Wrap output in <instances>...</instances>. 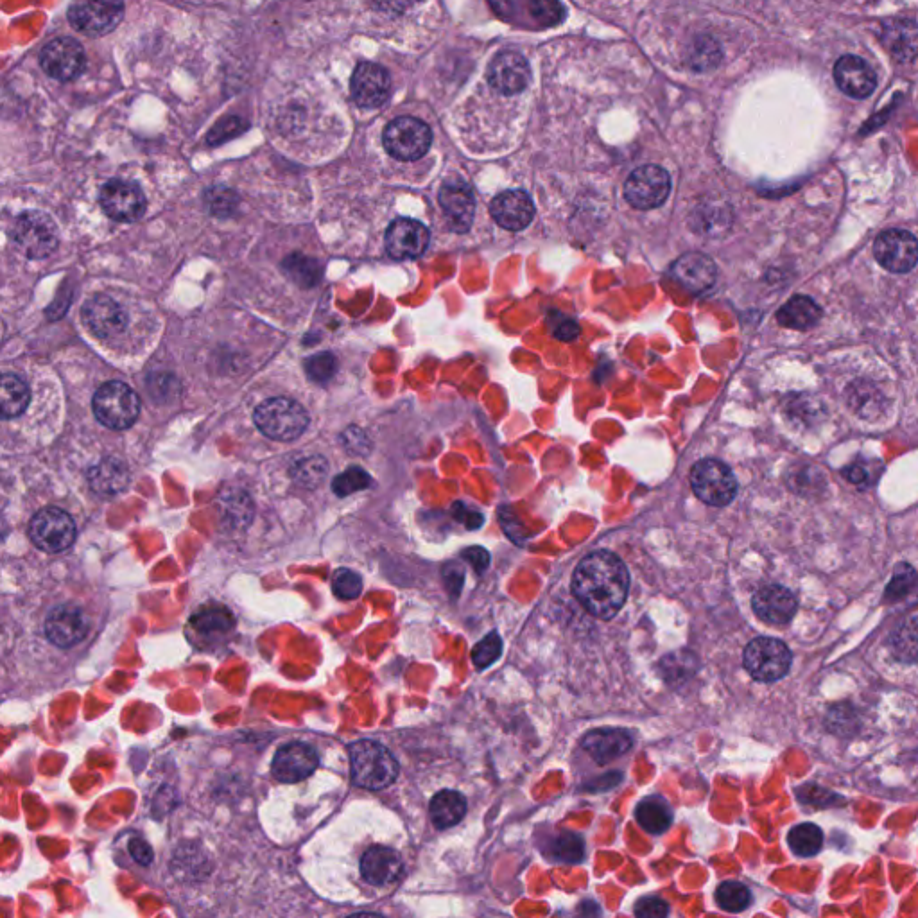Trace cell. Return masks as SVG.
I'll list each match as a JSON object with an SVG mask.
<instances>
[{"label":"cell","mask_w":918,"mask_h":918,"mask_svg":"<svg viewBox=\"0 0 918 918\" xmlns=\"http://www.w3.org/2000/svg\"><path fill=\"white\" fill-rule=\"evenodd\" d=\"M431 241L429 230L415 219H397L386 232V250L393 259H416L424 255Z\"/></svg>","instance_id":"ffe728a7"},{"label":"cell","mask_w":918,"mask_h":918,"mask_svg":"<svg viewBox=\"0 0 918 918\" xmlns=\"http://www.w3.org/2000/svg\"><path fill=\"white\" fill-rule=\"evenodd\" d=\"M225 122V128H223V124H219V126L214 128V130H225V133H221V135H219V137H217V139L214 140L212 144H221V142H225V140L232 139V137H235V135H239L241 131H244V126H246V124H244L241 119H237V117L226 119Z\"/></svg>","instance_id":"f5cc1de1"},{"label":"cell","mask_w":918,"mask_h":918,"mask_svg":"<svg viewBox=\"0 0 918 918\" xmlns=\"http://www.w3.org/2000/svg\"><path fill=\"white\" fill-rule=\"evenodd\" d=\"M207 201L210 205V210L212 214L216 216H228L234 212L235 205H237V196H235L234 191L230 189H225V187H216V189H210L207 192Z\"/></svg>","instance_id":"f6af8a7d"},{"label":"cell","mask_w":918,"mask_h":918,"mask_svg":"<svg viewBox=\"0 0 918 918\" xmlns=\"http://www.w3.org/2000/svg\"><path fill=\"white\" fill-rule=\"evenodd\" d=\"M370 485H372V477L368 476L363 468L352 467L334 479L332 490L339 497H347V495L356 494L359 490H364Z\"/></svg>","instance_id":"f35d334b"},{"label":"cell","mask_w":918,"mask_h":918,"mask_svg":"<svg viewBox=\"0 0 918 918\" xmlns=\"http://www.w3.org/2000/svg\"><path fill=\"white\" fill-rule=\"evenodd\" d=\"M284 269L289 271V275L298 280L300 284H305V280H309V284H314L318 282L320 278V271L316 273L318 269V264L314 260L305 259V257H300V255H293L289 257L284 262Z\"/></svg>","instance_id":"ee69618b"},{"label":"cell","mask_w":918,"mask_h":918,"mask_svg":"<svg viewBox=\"0 0 918 918\" xmlns=\"http://www.w3.org/2000/svg\"><path fill=\"white\" fill-rule=\"evenodd\" d=\"M88 483L101 495H117L130 485V472L119 459H103L88 472Z\"/></svg>","instance_id":"f1b7e54d"},{"label":"cell","mask_w":918,"mask_h":918,"mask_svg":"<svg viewBox=\"0 0 918 918\" xmlns=\"http://www.w3.org/2000/svg\"><path fill=\"white\" fill-rule=\"evenodd\" d=\"M581 746L599 764L612 763L632 748V737L619 728L592 730L583 737Z\"/></svg>","instance_id":"4316f807"},{"label":"cell","mask_w":918,"mask_h":918,"mask_svg":"<svg viewBox=\"0 0 918 918\" xmlns=\"http://www.w3.org/2000/svg\"><path fill=\"white\" fill-rule=\"evenodd\" d=\"M529 13L542 27L558 26L565 18L560 0H529Z\"/></svg>","instance_id":"ab89813d"},{"label":"cell","mask_w":918,"mask_h":918,"mask_svg":"<svg viewBox=\"0 0 918 918\" xmlns=\"http://www.w3.org/2000/svg\"><path fill=\"white\" fill-rule=\"evenodd\" d=\"M189 628L203 644H217L234 632L235 619L228 608L208 607L192 615Z\"/></svg>","instance_id":"83f0119b"},{"label":"cell","mask_w":918,"mask_h":918,"mask_svg":"<svg viewBox=\"0 0 918 918\" xmlns=\"http://www.w3.org/2000/svg\"><path fill=\"white\" fill-rule=\"evenodd\" d=\"M262 434L278 442H293L302 436L309 424V415L298 402L277 397L262 402L253 415Z\"/></svg>","instance_id":"3957f363"},{"label":"cell","mask_w":918,"mask_h":918,"mask_svg":"<svg viewBox=\"0 0 918 918\" xmlns=\"http://www.w3.org/2000/svg\"><path fill=\"white\" fill-rule=\"evenodd\" d=\"M834 81L852 99H867L874 94L877 76L867 61L856 54L841 56L834 65Z\"/></svg>","instance_id":"44dd1931"},{"label":"cell","mask_w":918,"mask_h":918,"mask_svg":"<svg viewBox=\"0 0 918 918\" xmlns=\"http://www.w3.org/2000/svg\"><path fill=\"white\" fill-rule=\"evenodd\" d=\"M671 275L687 291L703 293L716 280V266L709 257H705L702 253H687L673 264Z\"/></svg>","instance_id":"d4e9b609"},{"label":"cell","mask_w":918,"mask_h":918,"mask_svg":"<svg viewBox=\"0 0 918 918\" xmlns=\"http://www.w3.org/2000/svg\"><path fill=\"white\" fill-rule=\"evenodd\" d=\"M402 858L397 850L388 847H372L361 859V874L366 883L373 886H388L402 874Z\"/></svg>","instance_id":"484cf974"},{"label":"cell","mask_w":918,"mask_h":918,"mask_svg":"<svg viewBox=\"0 0 918 918\" xmlns=\"http://www.w3.org/2000/svg\"><path fill=\"white\" fill-rule=\"evenodd\" d=\"M305 372H307L312 382L330 381L332 375L336 373V357L329 354V352L309 357L305 361Z\"/></svg>","instance_id":"7bdbcfd3"},{"label":"cell","mask_w":918,"mask_h":918,"mask_svg":"<svg viewBox=\"0 0 918 918\" xmlns=\"http://www.w3.org/2000/svg\"><path fill=\"white\" fill-rule=\"evenodd\" d=\"M382 142L393 158L413 162L422 158L431 148L433 131L415 117H399L386 126Z\"/></svg>","instance_id":"5b68a950"},{"label":"cell","mask_w":918,"mask_h":918,"mask_svg":"<svg viewBox=\"0 0 918 918\" xmlns=\"http://www.w3.org/2000/svg\"><path fill=\"white\" fill-rule=\"evenodd\" d=\"M298 474H300L302 483L312 481V483L318 485L321 477L325 474V463L320 458L305 459L298 465Z\"/></svg>","instance_id":"c3c4849f"},{"label":"cell","mask_w":918,"mask_h":918,"mask_svg":"<svg viewBox=\"0 0 918 918\" xmlns=\"http://www.w3.org/2000/svg\"><path fill=\"white\" fill-rule=\"evenodd\" d=\"M883 40L899 61H910L918 56V26L910 20H892L884 27Z\"/></svg>","instance_id":"f546056e"},{"label":"cell","mask_w":918,"mask_h":918,"mask_svg":"<svg viewBox=\"0 0 918 918\" xmlns=\"http://www.w3.org/2000/svg\"><path fill=\"white\" fill-rule=\"evenodd\" d=\"M463 558H467L477 572H485L486 567L490 565V555L481 547H470L463 553Z\"/></svg>","instance_id":"816d5d0a"},{"label":"cell","mask_w":918,"mask_h":918,"mask_svg":"<svg viewBox=\"0 0 918 918\" xmlns=\"http://www.w3.org/2000/svg\"><path fill=\"white\" fill-rule=\"evenodd\" d=\"M99 201L106 216L121 223H133L146 212V196L137 183L110 180L104 183Z\"/></svg>","instance_id":"4fadbf2b"},{"label":"cell","mask_w":918,"mask_h":918,"mask_svg":"<svg viewBox=\"0 0 918 918\" xmlns=\"http://www.w3.org/2000/svg\"><path fill=\"white\" fill-rule=\"evenodd\" d=\"M29 388L26 382L22 381L18 375H4L2 377V416L4 418H15L26 411L29 404Z\"/></svg>","instance_id":"836d02e7"},{"label":"cell","mask_w":918,"mask_h":918,"mask_svg":"<svg viewBox=\"0 0 918 918\" xmlns=\"http://www.w3.org/2000/svg\"><path fill=\"white\" fill-rule=\"evenodd\" d=\"M671 192V178L659 165H642L635 169L624 183V198L639 210L664 205Z\"/></svg>","instance_id":"8fae6325"},{"label":"cell","mask_w":918,"mask_h":918,"mask_svg":"<svg viewBox=\"0 0 918 918\" xmlns=\"http://www.w3.org/2000/svg\"><path fill=\"white\" fill-rule=\"evenodd\" d=\"M719 60H721V51H719L718 42L709 36H702L694 40L687 54V61L694 70L714 69Z\"/></svg>","instance_id":"8d00e7d4"},{"label":"cell","mask_w":918,"mask_h":918,"mask_svg":"<svg viewBox=\"0 0 918 918\" xmlns=\"http://www.w3.org/2000/svg\"><path fill=\"white\" fill-rule=\"evenodd\" d=\"M897 650L901 651L904 657H917L918 623H908L902 628V633L899 635Z\"/></svg>","instance_id":"7dc6e473"},{"label":"cell","mask_w":918,"mask_h":918,"mask_svg":"<svg viewBox=\"0 0 918 918\" xmlns=\"http://www.w3.org/2000/svg\"><path fill=\"white\" fill-rule=\"evenodd\" d=\"M551 852L553 856L558 861H567V863H578L585 856V847H583V840H581L578 834L574 832H563L560 834L553 845H551Z\"/></svg>","instance_id":"74e56055"},{"label":"cell","mask_w":918,"mask_h":918,"mask_svg":"<svg viewBox=\"0 0 918 918\" xmlns=\"http://www.w3.org/2000/svg\"><path fill=\"white\" fill-rule=\"evenodd\" d=\"M529 63L520 52L504 51L495 56L488 69L490 85L503 96H515L528 87Z\"/></svg>","instance_id":"ac0fdd59"},{"label":"cell","mask_w":918,"mask_h":918,"mask_svg":"<svg viewBox=\"0 0 918 918\" xmlns=\"http://www.w3.org/2000/svg\"><path fill=\"white\" fill-rule=\"evenodd\" d=\"M13 239L29 259H44L58 248V228L44 212H26L15 221Z\"/></svg>","instance_id":"30bf717a"},{"label":"cell","mask_w":918,"mask_h":918,"mask_svg":"<svg viewBox=\"0 0 918 918\" xmlns=\"http://www.w3.org/2000/svg\"><path fill=\"white\" fill-rule=\"evenodd\" d=\"M320 764L318 752L305 743H289L282 746L273 757L271 773L278 782L295 784L312 775Z\"/></svg>","instance_id":"d6986e66"},{"label":"cell","mask_w":918,"mask_h":918,"mask_svg":"<svg viewBox=\"0 0 918 918\" xmlns=\"http://www.w3.org/2000/svg\"><path fill=\"white\" fill-rule=\"evenodd\" d=\"M90 630V621L83 608L72 603H65L54 608L45 619V635L47 639L60 648L76 646L87 637Z\"/></svg>","instance_id":"e0dca14e"},{"label":"cell","mask_w":918,"mask_h":918,"mask_svg":"<svg viewBox=\"0 0 918 918\" xmlns=\"http://www.w3.org/2000/svg\"><path fill=\"white\" fill-rule=\"evenodd\" d=\"M503 653V641L497 633H490L486 635L483 641L477 644L474 651H472V660H474V666L477 669H485V667L492 666L495 660L501 657Z\"/></svg>","instance_id":"b9f144b4"},{"label":"cell","mask_w":918,"mask_h":918,"mask_svg":"<svg viewBox=\"0 0 918 918\" xmlns=\"http://www.w3.org/2000/svg\"><path fill=\"white\" fill-rule=\"evenodd\" d=\"M843 474H845V477H849L850 483L859 486L872 485L875 479L874 474H870V467H868L867 463H863V461L850 465Z\"/></svg>","instance_id":"681fc988"},{"label":"cell","mask_w":918,"mask_h":918,"mask_svg":"<svg viewBox=\"0 0 918 918\" xmlns=\"http://www.w3.org/2000/svg\"><path fill=\"white\" fill-rule=\"evenodd\" d=\"M390 92L391 79L388 70L372 61H363L357 65L350 81V94L357 106L366 110L379 108L388 101Z\"/></svg>","instance_id":"2e32d148"},{"label":"cell","mask_w":918,"mask_h":918,"mask_svg":"<svg viewBox=\"0 0 918 918\" xmlns=\"http://www.w3.org/2000/svg\"><path fill=\"white\" fill-rule=\"evenodd\" d=\"M874 255L892 273H908L917 266L918 241L904 230H888L877 237Z\"/></svg>","instance_id":"9a60e30c"},{"label":"cell","mask_w":918,"mask_h":918,"mask_svg":"<svg viewBox=\"0 0 918 918\" xmlns=\"http://www.w3.org/2000/svg\"><path fill=\"white\" fill-rule=\"evenodd\" d=\"M465 813H467V800L458 791L445 789L438 795H434L431 800V818L438 829H449L452 825H456L463 820Z\"/></svg>","instance_id":"1f68e13d"},{"label":"cell","mask_w":918,"mask_h":918,"mask_svg":"<svg viewBox=\"0 0 918 918\" xmlns=\"http://www.w3.org/2000/svg\"><path fill=\"white\" fill-rule=\"evenodd\" d=\"M777 320L780 325L795 330L813 329L822 320V309L807 296H795L788 304L782 305Z\"/></svg>","instance_id":"4dcf8cb0"},{"label":"cell","mask_w":918,"mask_h":918,"mask_svg":"<svg viewBox=\"0 0 918 918\" xmlns=\"http://www.w3.org/2000/svg\"><path fill=\"white\" fill-rule=\"evenodd\" d=\"M94 415L108 429L122 431L135 424L140 415V399L124 382L103 384L94 395Z\"/></svg>","instance_id":"277c9868"},{"label":"cell","mask_w":918,"mask_h":918,"mask_svg":"<svg viewBox=\"0 0 918 918\" xmlns=\"http://www.w3.org/2000/svg\"><path fill=\"white\" fill-rule=\"evenodd\" d=\"M490 212L503 228L519 232L533 221L535 205L524 191H506L492 201Z\"/></svg>","instance_id":"603a6c76"},{"label":"cell","mask_w":918,"mask_h":918,"mask_svg":"<svg viewBox=\"0 0 918 918\" xmlns=\"http://www.w3.org/2000/svg\"><path fill=\"white\" fill-rule=\"evenodd\" d=\"M350 768L356 786L384 789L399 777V763L386 746L372 739H361L350 746Z\"/></svg>","instance_id":"7a4b0ae2"},{"label":"cell","mask_w":918,"mask_h":918,"mask_svg":"<svg viewBox=\"0 0 918 918\" xmlns=\"http://www.w3.org/2000/svg\"><path fill=\"white\" fill-rule=\"evenodd\" d=\"M130 854L131 858L135 859L139 865H146V867L151 865L153 856H155L153 849L149 847V843H146L142 838H133L130 841Z\"/></svg>","instance_id":"f907efd6"},{"label":"cell","mask_w":918,"mask_h":918,"mask_svg":"<svg viewBox=\"0 0 918 918\" xmlns=\"http://www.w3.org/2000/svg\"><path fill=\"white\" fill-rule=\"evenodd\" d=\"M745 669L759 682H775L791 667V651L784 642L771 637H759L746 646Z\"/></svg>","instance_id":"ba28073f"},{"label":"cell","mask_w":918,"mask_h":918,"mask_svg":"<svg viewBox=\"0 0 918 918\" xmlns=\"http://www.w3.org/2000/svg\"><path fill=\"white\" fill-rule=\"evenodd\" d=\"M553 332H555L556 338L560 339V341H572V339L578 338L580 325L576 321L563 320L558 325H555Z\"/></svg>","instance_id":"db71d44e"},{"label":"cell","mask_w":918,"mask_h":918,"mask_svg":"<svg viewBox=\"0 0 918 918\" xmlns=\"http://www.w3.org/2000/svg\"><path fill=\"white\" fill-rule=\"evenodd\" d=\"M635 818L644 831L662 834L671 827L673 811L664 798L648 797L635 809Z\"/></svg>","instance_id":"d6a6232c"},{"label":"cell","mask_w":918,"mask_h":918,"mask_svg":"<svg viewBox=\"0 0 918 918\" xmlns=\"http://www.w3.org/2000/svg\"><path fill=\"white\" fill-rule=\"evenodd\" d=\"M40 65L49 78L69 83L83 74L87 56L79 42L63 36L45 45L40 54Z\"/></svg>","instance_id":"7c38bea8"},{"label":"cell","mask_w":918,"mask_h":918,"mask_svg":"<svg viewBox=\"0 0 918 918\" xmlns=\"http://www.w3.org/2000/svg\"><path fill=\"white\" fill-rule=\"evenodd\" d=\"M124 17L122 0H76L69 9L70 24L81 35L97 36L112 33Z\"/></svg>","instance_id":"9c48e42d"},{"label":"cell","mask_w":918,"mask_h":918,"mask_svg":"<svg viewBox=\"0 0 918 918\" xmlns=\"http://www.w3.org/2000/svg\"><path fill=\"white\" fill-rule=\"evenodd\" d=\"M755 614L770 624H786L797 612L795 594L782 585H770L757 590L752 599Z\"/></svg>","instance_id":"cb8c5ba5"},{"label":"cell","mask_w":918,"mask_h":918,"mask_svg":"<svg viewBox=\"0 0 918 918\" xmlns=\"http://www.w3.org/2000/svg\"><path fill=\"white\" fill-rule=\"evenodd\" d=\"M788 843L800 858H813L823 845V832L815 823H800L789 832Z\"/></svg>","instance_id":"e575fe53"},{"label":"cell","mask_w":918,"mask_h":918,"mask_svg":"<svg viewBox=\"0 0 918 918\" xmlns=\"http://www.w3.org/2000/svg\"><path fill=\"white\" fill-rule=\"evenodd\" d=\"M29 538L45 553H63L76 542V524L67 511L45 508L31 520Z\"/></svg>","instance_id":"52a82bcc"},{"label":"cell","mask_w":918,"mask_h":918,"mask_svg":"<svg viewBox=\"0 0 918 918\" xmlns=\"http://www.w3.org/2000/svg\"><path fill=\"white\" fill-rule=\"evenodd\" d=\"M667 913H669V906L659 897H644L635 906V915L641 918L666 917Z\"/></svg>","instance_id":"bcb514c9"},{"label":"cell","mask_w":918,"mask_h":918,"mask_svg":"<svg viewBox=\"0 0 918 918\" xmlns=\"http://www.w3.org/2000/svg\"><path fill=\"white\" fill-rule=\"evenodd\" d=\"M438 201L452 230L458 234L467 232L476 214L474 194L467 183L458 180L445 183L438 194Z\"/></svg>","instance_id":"7402d4cb"},{"label":"cell","mask_w":918,"mask_h":918,"mask_svg":"<svg viewBox=\"0 0 918 918\" xmlns=\"http://www.w3.org/2000/svg\"><path fill=\"white\" fill-rule=\"evenodd\" d=\"M332 590L341 599H356L363 592V580L357 572L350 569H339L332 576Z\"/></svg>","instance_id":"60d3db41"},{"label":"cell","mask_w":918,"mask_h":918,"mask_svg":"<svg viewBox=\"0 0 918 918\" xmlns=\"http://www.w3.org/2000/svg\"><path fill=\"white\" fill-rule=\"evenodd\" d=\"M630 587V576L610 551H596L581 560L572 576V594L589 614L612 619L623 608Z\"/></svg>","instance_id":"6da1fadb"},{"label":"cell","mask_w":918,"mask_h":918,"mask_svg":"<svg viewBox=\"0 0 918 918\" xmlns=\"http://www.w3.org/2000/svg\"><path fill=\"white\" fill-rule=\"evenodd\" d=\"M691 488L696 497L711 506H727L737 494L732 470L718 459H702L691 470Z\"/></svg>","instance_id":"8992f818"},{"label":"cell","mask_w":918,"mask_h":918,"mask_svg":"<svg viewBox=\"0 0 918 918\" xmlns=\"http://www.w3.org/2000/svg\"><path fill=\"white\" fill-rule=\"evenodd\" d=\"M490 4H492L495 11H499L501 15H508L511 11V0H490Z\"/></svg>","instance_id":"11a10c76"},{"label":"cell","mask_w":918,"mask_h":918,"mask_svg":"<svg viewBox=\"0 0 918 918\" xmlns=\"http://www.w3.org/2000/svg\"><path fill=\"white\" fill-rule=\"evenodd\" d=\"M83 320L87 329L103 341L121 338L130 323L124 307L106 295L92 296L88 300L83 307Z\"/></svg>","instance_id":"5bb4252c"},{"label":"cell","mask_w":918,"mask_h":918,"mask_svg":"<svg viewBox=\"0 0 918 918\" xmlns=\"http://www.w3.org/2000/svg\"><path fill=\"white\" fill-rule=\"evenodd\" d=\"M716 902H718L719 908H723L725 911L739 913V911H745L750 906L752 893L743 883L727 881V883L719 884L718 892H716Z\"/></svg>","instance_id":"d590c367"}]
</instances>
